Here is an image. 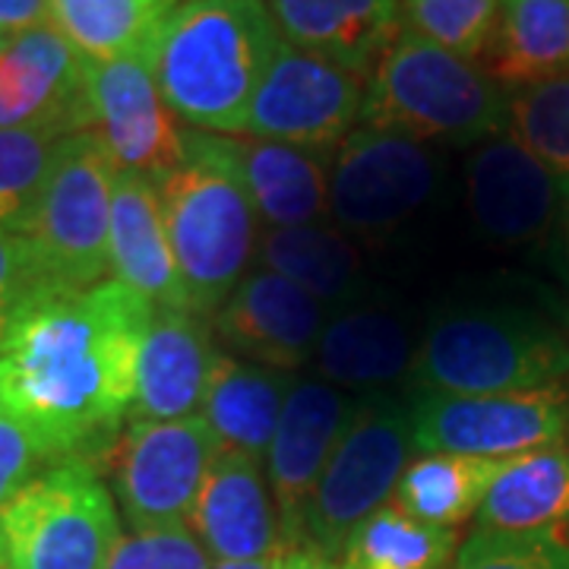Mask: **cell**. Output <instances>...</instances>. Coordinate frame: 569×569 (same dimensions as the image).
I'll return each mask as SVG.
<instances>
[{
    "mask_svg": "<svg viewBox=\"0 0 569 569\" xmlns=\"http://www.w3.org/2000/svg\"><path fill=\"white\" fill-rule=\"evenodd\" d=\"M111 279L156 310H190L164 234L159 181L118 171L111 193Z\"/></svg>",
    "mask_w": 569,
    "mask_h": 569,
    "instance_id": "20",
    "label": "cell"
},
{
    "mask_svg": "<svg viewBox=\"0 0 569 569\" xmlns=\"http://www.w3.org/2000/svg\"><path fill=\"white\" fill-rule=\"evenodd\" d=\"M118 168L96 133L63 137L17 234L39 291H89L111 272V193Z\"/></svg>",
    "mask_w": 569,
    "mask_h": 569,
    "instance_id": "5",
    "label": "cell"
},
{
    "mask_svg": "<svg viewBox=\"0 0 569 569\" xmlns=\"http://www.w3.org/2000/svg\"><path fill=\"white\" fill-rule=\"evenodd\" d=\"M411 336L387 310H348L329 320L317 346V367L346 389L383 387L411 370Z\"/></svg>",
    "mask_w": 569,
    "mask_h": 569,
    "instance_id": "26",
    "label": "cell"
},
{
    "mask_svg": "<svg viewBox=\"0 0 569 569\" xmlns=\"http://www.w3.org/2000/svg\"><path fill=\"white\" fill-rule=\"evenodd\" d=\"M260 260L269 272H279L320 305L346 298L361 272V257L351 241L320 222L269 228Z\"/></svg>",
    "mask_w": 569,
    "mask_h": 569,
    "instance_id": "29",
    "label": "cell"
},
{
    "mask_svg": "<svg viewBox=\"0 0 569 569\" xmlns=\"http://www.w3.org/2000/svg\"><path fill=\"white\" fill-rule=\"evenodd\" d=\"M503 462L449 452H421L402 471L392 490V507L425 526L452 529L481 509L490 481Z\"/></svg>",
    "mask_w": 569,
    "mask_h": 569,
    "instance_id": "27",
    "label": "cell"
},
{
    "mask_svg": "<svg viewBox=\"0 0 569 569\" xmlns=\"http://www.w3.org/2000/svg\"><path fill=\"white\" fill-rule=\"evenodd\" d=\"M351 411L355 402H348L329 383H291L266 456V478L272 490V503L279 509L284 548L307 545V509Z\"/></svg>",
    "mask_w": 569,
    "mask_h": 569,
    "instance_id": "15",
    "label": "cell"
},
{
    "mask_svg": "<svg viewBox=\"0 0 569 569\" xmlns=\"http://www.w3.org/2000/svg\"><path fill=\"white\" fill-rule=\"evenodd\" d=\"M51 22V0H0V32L22 36Z\"/></svg>",
    "mask_w": 569,
    "mask_h": 569,
    "instance_id": "38",
    "label": "cell"
},
{
    "mask_svg": "<svg viewBox=\"0 0 569 569\" xmlns=\"http://www.w3.org/2000/svg\"><path fill=\"white\" fill-rule=\"evenodd\" d=\"M411 449V406L392 396L355 402L307 509V545L336 560L348 535L392 497Z\"/></svg>",
    "mask_w": 569,
    "mask_h": 569,
    "instance_id": "8",
    "label": "cell"
},
{
    "mask_svg": "<svg viewBox=\"0 0 569 569\" xmlns=\"http://www.w3.org/2000/svg\"><path fill=\"white\" fill-rule=\"evenodd\" d=\"M323 329V305L269 269L244 276L216 310V339L231 355L272 370L307 365Z\"/></svg>",
    "mask_w": 569,
    "mask_h": 569,
    "instance_id": "16",
    "label": "cell"
},
{
    "mask_svg": "<svg viewBox=\"0 0 569 569\" xmlns=\"http://www.w3.org/2000/svg\"><path fill=\"white\" fill-rule=\"evenodd\" d=\"M365 89L358 73L282 41L253 96L244 133L313 152L336 146L361 121Z\"/></svg>",
    "mask_w": 569,
    "mask_h": 569,
    "instance_id": "11",
    "label": "cell"
},
{
    "mask_svg": "<svg viewBox=\"0 0 569 569\" xmlns=\"http://www.w3.org/2000/svg\"><path fill=\"white\" fill-rule=\"evenodd\" d=\"M507 104L509 89L485 67L402 26L367 80L361 121L408 140L471 146L507 133Z\"/></svg>",
    "mask_w": 569,
    "mask_h": 569,
    "instance_id": "4",
    "label": "cell"
},
{
    "mask_svg": "<svg viewBox=\"0 0 569 569\" xmlns=\"http://www.w3.org/2000/svg\"><path fill=\"white\" fill-rule=\"evenodd\" d=\"M219 443L203 421H133L111 449L114 490L133 531L187 526Z\"/></svg>",
    "mask_w": 569,
    "mask_h": 569,
    "instance_id": "10",
    "label": "cell"
},
{
    "mask_svg": "<svg viewBox=\"0 0 569 569\" xmlns=\"http://www.w3.org/2000/svg\"><path fill=\"white\" fill-rule=\"evenodd\" d=\"M260 219L272 228L317 222L329 212V164L320 152L272 140H231Z\"/></svg>",
    "mask_w": 569,
    "mask_h": 569,
    "instance_id": "23",
    "label": "cell"
},
{
    "mask_svg": "<svg viewBox=\"0 0 569 569\" xmlns=\"http://www.w3.org/2000/svg\"><path fill=\"white\" fill-rule=\"evenodd\" d=\"M507 133L548 168L569 200V77L509 89Z\"/></svg>",
    "mask_w": 569,
    "mask_h": 569,
    "instance_id": "31",
    "label": "cell"
},
{
    "mask_svg": "<svg viewBox=\"0 0 569 569\" xmlns=\"http://www.w3.org/2000/svg\"><path fill=\"white\" fill-rule=\"evenodd\" d=\"M288 44L370 80L380 54L399 36L396 0H263Z\"/></svg>",
    "mask_w": 569,
    "mask_h": 569,
    "instance_id": "21",
    "label": "cell"
},
{
    "mask_svg": "<svg viewBox=\"0 0 569 569\" xmlns=\"http://www.w3.org/2000/svg\"><path fill=\"white\" fill-rule=\"evenodd\" d=\"M456 569H569V541L553 531L478 529L459 550Z\"/></svg>",
    "mask_w": 569,
    "mask_h": 569,
    "instance_id": "34",
    "label": "cell"
},
{
    "mask_svg": "<svg viewBox=\"0 0 569 569\" xmlns=\"http://www.w3.org/2000/svg\"><path fill=\"white\" fill-rule=\"evenodd\" d=\"M58 137L26 127H0V231H13L39 193Z\"/></svg>",
    "mask_w": 569,
    "mask_h": 569,
    "instance_id": "33",
    "label": "cell"
},
{
    "mask_svg": "<svg viewBox=\"0 0 569 569\" xmlns=\"http://www.w3.org/2000/svg\"><path fill=\"white\" fill-rule=\"evenodd\" d=\"M402 7L411 32L475 63L488 51L500 17V0H402Z\"/></svg>",
    "mask_w": 569,
    "mask_h": 569,
    "instance_id": "32",
    "label": "cell"
},
{
    "mask_svg": "<svg viewBox=\"0 0 569 569\" xmlns=\"http://www.w3.org/2000/svg\"><path fill=\"white\" fill-rule=\"evenodd\" d=\"M466 190L478 228L500 244H526L548 231L563 197L548 168L509 133L478 142L466 162Z\"/></svg>",
    "mask_w": 569,
    "mask_h": 569,
    "instance_id": "17",
    "label": "cell"
},
{
    "mask_svg": "<svg viewBox=\"0 0 569 569\" xmlns=\"http://www.w3.org/2000/svg\"><path fill=\"white\" fill-rule=\"evenodd\" d=\"M0 127L73 137L92 130L86 58L48 22L13 36L0 54Z\"/></svg>",
    "mask_w": 569,
    "mask_h": 569,
    "instance_id": "14",
    "label": "cell"
},
{
    "mask_svg": "<svg viewBox=\"0 0 569 569\" xmlns=\"http://www.w3.org/2000/svg\"><path fill=\"white\" fill-rule=\"evenodd\" d=\"M156 307L127 284L36 291L0 342V402L48 462L108 459L137 399L142 332Z\"/></svg>",
    "mask_w": 569,
    "mask_h": 569,
    "instance_id": "1",
    "label": "cell"
},
{
    "mask_svg": "<svg viewBox=\"0 0 569 569\" xmlns=\"http://www.w3.org/2000/svg\"><path fill=\"white\" fill-rule=\"evenodd\" d=\"M187 526L200 535V545L216 563L263 560L288 550L276 522L263 462L241 452L216 456Z\"/></svg>",
    "mask_w": 569,
    "mask_h": 569,
    "instance_id": "19",
    "label": "cell"
},
{
    "mask_svg": "<svg viewBox=\"0 0 569 569\" xmlns=\"http://www.w3.org/2000/svg\"><path fill=\"white\" fill-rule=\"evenodd\" d=\"M181 0H51V26L86 61L146 54Z\"/></svg>",
    "mask_w": 569,
    "mask_h": 569,
    "instance_id": "28",
    "label": "cell"
},
{
    "mask_svg": "<svg viewBox=\"0 0 569 569\" xmlns=\"http://www.w3.org/2000/svg\"><path fill=\"white\" fill-rule=\"evenodd\" d=\"M92 130L118 171L164 178L187 159V130L168 108L146 54L86 61Z\"/></svg>",
    "mask_w": 569,
    "mask_h": 569,
    "instance_id": "12",
    "label": "cell"
},
{
    "mask_svg": "<svg viewBox=\"0 0 569 569\" xmlns=\"http://www.w3.org/2000/svg\"><path fill=\"white\" fill-rule=\"evenodd\" d=\"M39 291L29 253L17 234L0 231V342L7 339L22 305Z\"/></svg>",
    "mask_w": 569,
    "mask_h": 569,
    "instance_id": "37",
    "label": "cell"
},
{
    "mask_svg": "<svg viewBox=\"0 0 569 569\" xmlns=\"http://www.w3.org/2000/svg\"><path fill=\"white\" fill-rule=\"evenodd\" d=\"M44 462L48 456L32 437V430L0 402V509L36 478Z\"/></svg>",
    "mask_w": 569,
    "mask_h": 569,
    "instance_id": "36",
    "label": "cell"
},
{
    "mask_svg": "<svg viewBox=\"0 0 569 569\" xmlns=\"http://www.w3.org/2000/svg\"><path fill=\"white\" fill-rule=\"evenodd\" d=\"M279 569H342L332 557H326L323 550L301 545V548H288L282 553Z\"/></svg>",
    "mask_w": 569,
    "mask_h": 569,
    "instance_id": "39",
    "label": "cell"
},
{
    "mask_svg": "<svg viewBox=\"0 0 569 569\" xmlns=\"http://www.w3.org/2000/svg\"><path fill=\"white\" fill-rule=\"evenodd\" d=\"M282 36L263 0H181L149 44L168 108L203 133H244Z\"/></svg>",
    "mask_w": 569,
    "mask_h": 569,
    "instance_id": "2",
    "label": "cell"
},
{
    "mask_svg": "<svg viewBox=\"0 0 569 569\" xmlns=\"http://www.w3.org/2000/svg\"><path fill=\"white\" fill-rule=\"evenodd\" d=\"M162 222L193 313H212L241 284L260 212L228 137L187 130V159L159 178Z\"/></svg>",
    "mask_w": 569,
    "mask_h": 569,
    "instance_id": "3",
    "label": "cell"
},
{
    "mask_svg": "<svg viewBox=\"0 0 569 569\" xmlns=\"http://www.w3.org/2000/svg\"><path fill=\"white\" fill-rule=\"evenodd\" d=\"M437 187L425 142L383 130H351L329 168V212L358 234L389 231L415 216Z\"/></svg>",
    "mask_w": 569,
    "mask_h": 569,
    "instance_id": "13",
    "label": "cell"
},
{
    "mask_svg": "<svg viewBox=\"0 0 569 569\" xmlns=\"http://www.w3.org/2000/svg\"><path fill=\"white\" fill-rule=\"evenodd\" d=\"M481 529L560 531L569 526V447H548L507 459L478 509Z\"/></svg>",
    "mask_w": 569,
    "mask_h": 569,
    "instance_id": "24",
    "label": "cell"
},
{
    "mask_svg": "<svg viewBox=\"0 0 569 569\" xmlns=\"http://www.w3.org/2000/svg\"><path fill=\"white\" fill-rule=\"evenodd\" d=\"M282 553H272V557H263V560H222V563H216L212 569H279Z\"/></svg>",
    "mask_w": 569,
    "mask_h": 569,
    "instance_id": "40",
    "label": "cell"
},
{
    "mask_svg": "<svg viewBox=\"0 0 569 569\" xmlns=\"http://www.w3.org/2000/svg\"><path fill=\"white\" fill-rule=\"evenodd\" d=\"M219 361L216 336L203 313L156 310L142 332L137 365L133 421H178L203 408L206 389Z\"/></svg>",
    "mask_w": 569,
    "mask_h": 569,
    "instance_id": "18",
    "label": "cell"
},
{
    "mask_svg": "<svg viewBox=\"0 0 569 569\" xmlns=\"http://www.w3.org/2000/svg\"><path fill=\"white\" fill-rule=\"evenodd\" d=\"M288 392L291 377L284 370L219 355L203 399V421L219 452H241L266 462Z\"/></svg>",
    "mask_w": 569,
    "mask_h": 569,
    "instance_id": "22",
    "label": "cell"
},
{
    "mask_svg": "<svg viewBox=\"0 0 569 569\" xmlns=\"http://www.w3.org/2000/svg\"><path fill=\"white\" fill-rule=\"evenodd\" d=\"M0 531L7 569H104L121 519L96 468L63 462L17 490Z\"/></svg>",
    "mask_w": 569,
    "mask_h": 569,
    "instance_id": "7",
    "label": "cell"
},
{
    "mask_svg": "<svg viewBox=\"0 0 569 569\" xmlns=\"http://www.w3.org/2000/svg\"><path fill=\"white\" fill-rule=\"evenodd\" d=\"M104 569H212L190 526L133 531L114 545Z\"/></svg>",
    "mask_w": 569,
    "mask_h": 569,
    "instance_id": "35",
    "label": "cell"
},
{
    "mask_svg": "<svg viewBox=\"0 0 569 569\" xmlns=\"http://www.w3.org/2000/svg\"><path fill=\"white\" fill-rule=\"evenodd\" d=\"M0 569H7V553H3V531H0Z\"/></svg>",
    "mask_w": 569,
    "mask_h": 569,
    "instance_id": "41",
    "label": "cell"
},
{
    "mask_svg": "<svg viewBox=\"0 0 569 569\" xmlns=\"http://www.w3.org/2000/svg\"><path fill=\"white\" fill-rule=\"evenodd\" d=\"M481 63L503 89L569 77V0H500Z\"/></svg>",
    "mask_w": 569,
    "mask_h": 569,
    "instance_id": "25",
    "label": "cell"
},
{
    "mask_svg": "<svg viewBox=\"0 0 569 569\" xmlns=\"http://www.w3.org/2000/svg\"><path fill=\"white\" fill-rule=\"evenodd\" d=\"M7 44H10V36H3V32H0V54L7 51Z\"/></svg>",
    "mask_w": 569,
    "mask_h": 569,
    "instance_id": "42",
    "label": "cell"
},
{
    "mask_svg": "<svg viewBox=\"0 0 569 569\" xmlns=\"http://www.w3.org/2000/svg\"><path fill=\"white\" fill-rule=\"evenodd\" d=\"M569 440V392L560 387L456 396L418 392L411 402V443L418 452L512 459Z\"/></svg>",
    "mask_w": 569,
    "mask_h": 569,
    "instance_id": "9",
    "label": "cell"
},
{
    "mask_svg": "<svg viewBox=\"0 0 569 569\" xmlns=\"http://www.w3.org/2000/svg\"><path fill=\"white\" fill-rule=\"evenodd\" d=\"M456 548L452 529L425 526L402 509L380 507L348 535L342 569H443Z\"/></svg>",
    "mask_w": 569,
    "mask_h": 569,
    "instance_id": "30",
    "label": "cell"
},
{
    "mask_svg": "<svg viewBox=\"0 0 569 569\" xmlns=\"http://www.w3.org/2000/svg\"><path fill=\"white\" fill-rule=\"evenodd\" d=\"M569 373V342L516 310H452L427 329L411 361L421 392L490 396L553 387Z\"/></svg>",
    "mask_w": 569,
    "mask_h": 569,
    "instance_id": "6",
    "label": "cell"
}]
</instances>
